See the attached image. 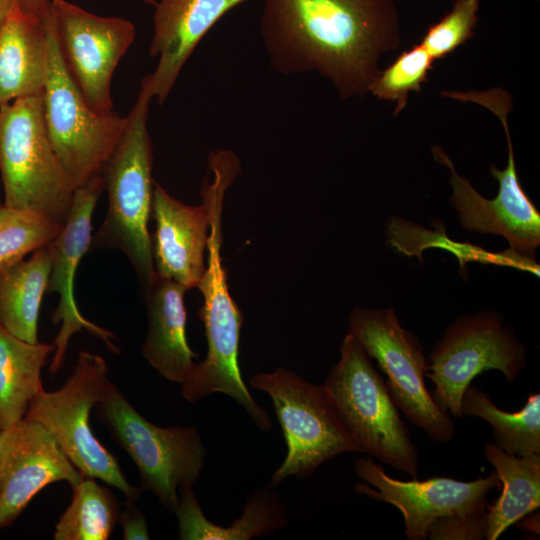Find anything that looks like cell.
Segmentation results:
<instances>
[{
	"mask_svg": "<svg viewBox=\"0 0 540 540\" xmlns=\"http://www.w3.org/2000/svg\"><path fill=\"white\" fill-rule=\"evenodd\" d=\"M397 31L391 0H264L260 32L271 66L330 79L342 98L362 94Z\"/></svg>",
	"mask_w": 540,
	"mask_h": 540,
	"instance_id": "6da1fadb",
	"label": "cell"
},
{
	"mask_svg": "<svg viewBox=\"0 0 540 540\" xmlns=\"http://www.w3.org/2000/svg\"><path fill=\"white\" fill-rule=\"evenodd\" d=\"M152 99L146 75L126 115V128L102 171L108 209L91 241L94 249H117L127 256L142 293L156 276L148 228L154 187L153 147L148 130Z\"/></svg>",
	"mask_w": 540,
	"mask_h": 540,
	"instance_id": "7a4b0ae2",
	"label": "cell"
},
{
	"mask_svg": "<svg viewBox=\"0 0 540 540\" xmlns=\"http://www.w3.org/2000/svg\"><path fill=\"white\" fill-rule=\"evenodd\" d=\"M226 191L215 189L207 242V262L198 288L204 303L199 311L207 339V355L196 363L181 384L183 398L195 403L212 393L233 398L249 414L262 431L272 428L268 412L251 396L242 379L239 367V343L243 322L242 313L230 295L226 270L221 259V217Z\"/></svg>",
	"mask_w": 540,
	"mask_h": 540,
	"instance_id": "3957f363",
	"label": "cell"
},
{
	"mask_svg": "<svg viewBox=\"0 0 540 540\" xmlns=\"http://www.w3.org/2000/svg\"><path fill=\"white\" fill-rule=\"evenodd\" d=\"M323 386L359 453L418 478L419 453L408 427L371 357L351 334Z\"/></svg>",
	"mask_w": 540,
	"mask_h": 540,
	"instance_id": "277c9868",
	"label": "cell"
},
{
	"mask_svg": "<svg viewBox=\"0 0 540 540\" xmlns=\"http://www.w3.org/2000/svg\"><path fill=\"white\" fill-rule=\"evenodd\" d=\"M0 178L5 205L65 224L75 187L48 137L42 93L0 105Z\"/></svg>",
	"mask_w": 540,
	"mask_h": 540,
	"instance_id": "5b68a950",
	"label": "cell"
},
{
	"mask_svg": "<svg viewBox=\"0 0 540 540\" xmlns=\"http://www.w3.org/2000/svg\"><path fill=\"white\" fill-rule=\"evenodd\" d=\"M106 360L81 351L72 374L61 388L41 390L24 417L42 424L84 477L99 479L137 501L141 488L129 483L117 459L94 436L90 413L107 395L112 382Z\"/></svg>",
	"mask_w": 540,
	"mask_h": 540,
	"instance_id": "8992f818",
	"label": "cell"
},
{
	"mask_svg": "<svg viewBox=\"0 0 540 540\" xmlns=\"http://www.w3.org/2000/svg\"><path fill=\"white\" fill-rule=\"evenodd\" d=\"M97 419L135 463L141 489L153 492L174 512L179 489L199 478L207 454L194 426L161 427L144 418L112 383L96 406Z\"/></svg>",
	"mask_w": 540,
	"mask_h": 540,
	"instance_id": "52a82bcc",
	"label": "cell"
},
{
	"mask_svg": "<svg viewBox=\"0 0 540 540\" xmlns=\"http://www.w3.org/2000/svg\"><path fill=\"white\" fill-rule=\"evenodd\" d=\"M448 96L480 104L501 121L508 145V162L504 170L492 166L491 175L499 182L494 199L480 195L466 178L460 176L441 148L434 147V157L451 170L450 202L459 213L462 227L467 231L503 236L510 252L526 261L534 260L540 245V213L519 183L507 115L511 109L510 95L501 88L486 91L449 92Z\"/></svg>",
	"mask_w": 540,
	"mask_h": 540,
	"instance_id": "ba28073f",
	"label": "cell"
},
{
	"mask_svg": "<svg viewBox=\"0 0 540 540\" xmlns=\"http://www.w3.org/2000/svg\"><path fill=\"white\" fill-rule=\"evenodd\" d=\"M249 385L272 399L287 445L271 486L291 476L308 478L338 454L358 452L323 385L310 383L285 367L252 375Z\"/></svg>",
	"mask_w": 540,
	"mask_h": 540,
	"instance_id": "9c48e42d",
	"label": "cell"
},
{
	"mask_svg": "<svg viewBox=\"0 0 540 540\" xmlns=\"http://www.w3.org/2000/svg\"><path fill=\"white\" fill-rule=\"evenodd\" d=\"M49 66L42 92L43 118L54 151L75 189L102 171L126 128L127 116L95 112L63 62L49 12L45 17Z\"/></svg>",
	"mask_w": 540,
	"mask_h": 540,
	"instance_id": "30bf717a",
	"label": "cell"
},
{
	"mask_svg": "<svg viewBox=\"0 0 540 540\" xmlns=\"http://www.w3.org/2000/svg\"><path fill=\"white\" fill-rule=\"evenodd\" d=\"M351 334L387 376L386 386L405 417L432 441L448 443L455 434L451 416L425 385L429 362L417 336L404 329L393 309L354 308Z\"/></svg>",
	"mask_w": 540,
	"mask_h": 540,
	"instance_id": "8fae6325",
	"label": "cell"
},
{
	"mask_svg": "<svg viewBox=\"0 0 540 540\" xmlns=\"http://www.w3.org/2000/svg\"><path fill=\"white\" fill-rule=\"evenodd\" d=\"M527 351L504 318L481 311L455 320L429 356L426 377L435 389V402L461 418V400L472 380L484 371L498 370L512 383L526 366Z\"/></svg>",
	"mask_w": 540,
	"mask_h": 540,
	"instance_id": "7c38bea8",
	"label": "cell"
},
{
	"mask_svg": "<svg viewBox=\"0 0 540 540\" xmlns=\"http://www.w3.org/2000/svg\"><path fill=\"white\" fill-rule=\"evenodd\" d=\"M50 14L65 67L86 103L97 113H111V80L135 40L134 24L95 15L66 0L50 1Z\"/></svg>",
	"mask_w": 540,
	"mask_h": 540,
	"instance_id": "4fadbf2b",
	"label": "cell"
},
{
	"mask_svg": "<svg viewBox=\"0 0 540 540\" xmlns=\"http://www.w3.org/2000/svg\"><path fill=\"white\" fill-rule=\"evenodd\" d=\"M354 468L364 481L357 482L354 491L396 507L403 515L408 540L427 539L432 523L440 517L485 510L487 494L501 485L495 472L469 482L449 477L402 481L387 475L371 457L357 458Z\"/></svg>",
	"mask_w": 540,
	"mask_h": 540,
	"instance_id": "5bb4252c",
	"label": "cell"
},
{
	"mask_svg": "<svg viewBox=\"0 0 540 540\" xmlns=\"http://www.w3.org/2000/svg\"><path fill=\"white\" fill-rule=\"evenodd\" d=\"M103 191L102 174L76 188L69 216L61 232L47 244L51 264L47 293H57L59 296L58 305L51 317L53 323L60 324L49 366L52 375L62 368L72 336L83 330L101 339L112 353L120 352L114 342L117 340L116 335L86 319L74 296L77 267L91 247L93 212Z\"/></svg>",
	"mask_w": 540,
	"mask_h": 540,
	"instance_id": "9a60e30c",
	"label": "cell"
},
{
	"mask_svg": "<svg viewBox=\"0 0 540 540\" xmlns=\"http://www.w3.org/2000/svg\"><path fill=\"white\" fill-rule=\"evenodd\" d=\"M83 475L52 434L24 417L6 430L0 477V530L10 526L47 485L65 481L71 488Z\"/></svg>",
	"mask_w": 540,
	"mask_h": 540,
	"instance_id": "2e32d148",
	"label": "cell"
},
{
	"mask_svg": "<svg viewBox=\"0 0 540 540\" xmlns=\"http://www.w3.org/2000/svg\"><path fill=\"white\" fill-rule=\"evenodd\" d=\"M200 205L184 204L154 182L152 239L154 268L158 275L172 279L187 290L198 287L205 271L212 212V195L204 181Z\"/></svg>",
	"mask_w": 540,
	"mask_h": 540,
	"instance_id": "e0dca14e",
	"label": "cell"
},
{
	"mask_svg": "<svg viewBox=\"0 0 540 540\" xmlns=\"http://www.w3.org/2000/svg\"><path fill=\"white\" fill-rule=\"evenodd\" d=\"M248 0H159L153 15L149 55L157 57L148 74L152 98L163 103L185 63L209 30L229 11Z\"/></svg>",
	"mask_w": 540,
	"mask_h": 540,
	"instance_id": "ac0fdd59",
	"label": "cell"
},
{
	"mask_svg": "<svg viewBox=\"0 0 540 540\" xmlns=\"http://www.w3.org/2000/svg\"><path fill=\"white\" fill-rule=\"evenodd\" d=\"M186 291L183 285L156 273L142 293L148 320L142 354L161 376L179 384L188 377L197 357L186 338Z\"/></svg>",
	"mask_w": 540,
	"mask_h": 540,
	"instance_id": "d6986e66",
	"label": "cell"
},
{
	"mask_svg": "<svg viewBox=\"0 0 540 540\" xmlns=\"http://www.w3.org/2000/svg\"><path fill=\"white\" fill-rule=\"evenodd\" d=\"M46 15L25 13L14 3L0 31V105L43 92L49 66Z\"/></svg>",
	"mask_w": 540,
	"mask_h": 540,
	"instance_id": "ffe728a7",
	"label": "cell"
},
{
	"mask_svg": "<svg viewBox=\"0 0 540 540\" xmlns=\"http://www.w3.org/2000/svg\"><path fill=\"white\" fill-rule=\"evenodd\" d=\"M174 513L178 519V538L182 540H249L289 523L285 507L270 484L249 495L241 516L229 527L218 526L205 517L190 484L179 489Z\"/></svg>",
	"mask_w": 540,
	"mask_h": 540,
	"instance_id": "44dd1931",
	"label": "cell"
},
{
	"mask_svg": "<svg viewBox=\"0 0 540 540\" xmlns=\"http://www.w3.org/2000/svg\"><path fill=\"white\" fill-rule=\"evenodd\" d=\"M486 459L495 469L502 491L488 504L487 540H497L511 525L540 506V454L510 455L494 443L484 446Z\"/></svg>",
	"mask_w": 540,
	"mask_h": 540,
	"instance_id": "7402d4cb",
	"label": "cell"
},
{
	"mask_svg": "<svg viewBox=\"0 0 540 540\" xmlns=\"http://www.w3.org/2000/svg\"><path fill=\"white\" fill-rule=\"evenodd\" d=\"M54 344L29 343L0 325V432L24 418L43 390L41 372Z\"/></svg>",
	"mask_w": 540,
	"mask_h": 540,
	"instance_id": "603a6c76",
	"label": "cell"
},
{
	"mask_svg": "<svg viewBox=\"0 0 540 540\" xmlns=\"http://www.w3.org/2000/svg\"><path fill=\"white\" fill-rule=\"evenodd\" d=\"M47 245L0 273V325L29 343H37L40 306L50 276Z\"/></svg>",
	"mask_w": 540,
	"mask_h": 540,
	"instance_id": "cb8c5ba5",
	"label": "cell"
},
{
	"mask_svg": "<svg viewBox=\"0 0 540 540\" xmlns=\"http://www.w3.org/2000/svg\"><path fill=\"white\" fill-rule=\"evenodd\" d=\"M478 417L490 424L494 444L518 457L540 454V394L531 393L520 411L501 410L483 390L470 384L461 400V417Z\"/></svg>",
	"mask_w": 540,
	"mask_h": 540,
	"instance_id": "d4e9b609",
	"label": "cell"
},
{
	"mask_svg": "<svg viewBox=\"0 0 540 540\" xmlns=\"http://www.w3.org/2000/svg\"><path fill=\"white\" fill-rule=\"evenodd\" d=\"M72 491V501L55 526L54 539H109L121 512L113 492L84 476Z\"/></svg>",
	"mask_w": 540,
	"mask_h": 540,
	"instance_id": "484cf974",
	"label": "cell"
},
{
	"mask_svg": "<svg viewBox=\"0 0 540 540\" xmlns=\"http://www.w3.org/2000/svg\"><path fill=\"white\" fill-rule=\"evenodd\" d=\"M62 227L42 213L0 202V273L23 261L27 254L49 244Z\"/></svg>",
	"mask_w": 540,
	"mask_h": 540,
	"instance_id": "4316f807",
	"label": "cell"
},
{
	"mask_svg": "<svg viewBox=\"0 0 540 540\" xmlns=\"http://www.w3.org/2000/svg\"><path fill=\"white\" fill-rule=\"evenodd\" d=\"M433 62L421 44L415 45L401 53L383 72L376 74L367 90L379 99L396 101L397 114L406 106L408 94L421 90Z\"/></svg>",
	"mask_w": 540,
	"mask_h": 540,
	"instance_id": "83f0119b",
	"label": "cell"
},
{
	"mask_svg": "<svg viewBox=\"0 0 540 540\" xmlns=\"http://www.w3.org/2000/svg\"><path fill=\"white\" fill-rule=\"evenodd\" d=\"M479 0H455L452 10L426 31L421 45L433 60L444 58L472 38Z\"/></svg>",
	"mask_w": 540,
	"mask_h": 540,
	"instance_id": "f1b7e54d",
	"label": "cell"
},
{
	"mask_svg": "<svg viewBox=\"0 0 540 540\" xmlns=\"http://www.w3.org/2000/svg\"><path fill=\"white\" fill-rule=\"evenodd\" d=\"M488 509L465 516L436 519L429 530L433 540H480L486 537Z\"/></svg>",
	"mask_w": 540,
	"mask_h": 540,
	"instance_id": "f546056e",
	"label": "cell"
},
{
	"mask_svg": "<svg viewBox=\"0 0 540 540\" xmlns=\"http://www.w3.org/2000/svg\"><path fill=\"white\" fill-rule=\"evenodd\" d=\"M122 526L123 539H150L147 521L135 501H125V509L120 512L119 521Z\"/></svg>",
	"mask_w": 540,
	"mask_h": 540,
	"instance_id": "4dcf8cb0",
	"label": "cell"
},
{
	"mask_svg": "<svg viewBox=\"0 0 540 540\" xmlns=\"http://www.w3.org/2000/svg\"><path fill=\"white\" fill-rule=\"evenodd\" d=\"M155 5L157 0H143ZM15 5L23 12L43 18L49 11L50 0H15Z\"/></svg>",
	"mask_w": 540,
	"mask_h": 540,
	"instance_id": "1f68e13d",
	"label": "cell"
},
{
	"mask_svg": "<svg viewBox=\"0 0 540 540\" xmlns=\"http://www.w3.org/2000/svg\"><path fill=\"white\" fill-rule=\"evenodd\" d=\"M15 0H0V31L5 24L13 6Z\"/></svg>",
	"mask_w": 540,
	"mask_h": 540,
	"instance_id": "d6a6232c",
	"label": "cell"
},
{
	"mask_svg": "<svg viewBox=\"0 0 540 540\" xmlns=\"http://www.w3.org/2000/svg\"><path fill=\"white\" fill-rule=\"evenodd\" d=\"M6 430L0 432V477H1V468H2V457H3V447L5 441Z\"/></svg>",
	"mask_w": 540,
	"mask_h": 540,
	"instance_id": "836d02e7",
	"label": "cell"
}]
</instances>
